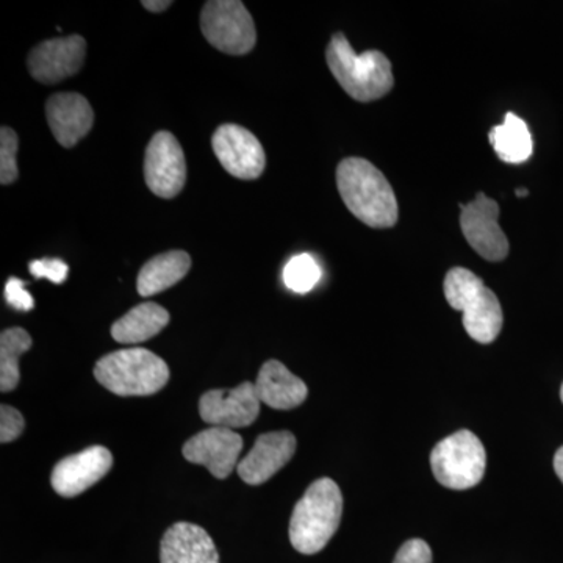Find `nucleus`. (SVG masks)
<instances>
[{
    "instance_id": "obj_29",
    "label": "nucleus",
    "mask_w": 563,
    "mask_h": 563,
    "mask_svg": "<svg viewBox=\"0 0 563 563\" xmlns=\"http://www.w3.org/2000/svg\"><path fill=\"white\" fill-rule=\"evenodd\" d=\"M173 5V2H168V0H162V2H157V0H146V2H143V7L146 10L152 11V13H161V11L168 10L169 7Z\"/></svg>"
},
{
    "instance_id": "obj_16",
    "label": "nucleus",
    "mask_w": 563,
    "mask_h": 563,
    "mask_svg": "<svg viewBox=\"0 0 563 563\" xmlns=\"http://www.w3.org/2000/svg\"><path fill=\"white\" fill-rule=\"evenodd\" d=\"M46 117L54 139L63 147H74L95 124V111L79 92H58L46 103Z\"/></svg>"
},
{
    "instance_id": "obj_18",
    "label": "nucleus",
    "mask_w": 563,
    "mask_h": 563,
    "mask_svg": "<svg viewBox=\"0 0 563 563\" xmlns=\"http://www.w3.org/2000/svg\"><path fill=\"white\" fill-rule=\"evenodd\" d=\"M258 398L276 410H291L301 406L309 395V388L284 363L268 361L262 366L255 383Z\"/></svg>"
},
{
    "instance_id": "obj_17",
    "label": "nucleus",
    "mask_w": 563,
    "mask_h": 563,
    "mask_svg": "<svg viewBox=\"0 0 563 563\" xmlns=\"http://www.w3.org/2000/svg\"><path fill=\"white\" fill-rule=\"evenodd\" d=\"M162 563H220V554L206 529L179 521L163 536Z\"/></svg>"
},
{
    "instance_id": "obj_23",
    "label": "nucleus",
    "mask_w": 563,
    "mask_h": 563,
    "mask_svg": "<svg viewBox=\"0 0 563 563\" xmlns=\"http://www.w3.org/2000/svg\"><path fill=\"white\" fill-rule=\"evenodd\" d=\"M322 276L320 263L314 261L312 255L299 254L292 257L290 262L285 265L284 284L288 290L299 292L312 291L314 285L320 282Z\"/></svg>"
},
{
    "instance_id": "obj_2",
    "label": "nucleus",
    "mask_w": 563,
    "mask_h": 563,
    "mask_svg": "<svg viewBox=\"0 0 563 563\" xmlns=\"http://www.w3.org/2000/svg\"><path fill=\"white\" fill-rule=\"evenodd\" d=\"M332 76L352 99L373 102L384 98L395 85L391 63L379 51L357 54L343 33L332 36L325 51Z\"/></svg>"
},
{
    "instance_id": "obj_27",
    "label": "nucleus",
    "mask_w": 563,
    "mask_h": 563,
    "mask_svg": "<svg viewBox=\"0 0 563 563\" xmlns=\"http://www.w3.org/2000/svg\"><path fill=\"white\" fill-rule=\"evenodd\" d=\"M393 563H432L431 547L421 539L409 540L402 544Z\"/></svg>"
},
{
    "instance_id": "obj_14",
    "label": "nucleus",
    "mask_w": 563,
    "mask_h": 563,
    "mask_svg": "<svg viewBox=\"0 0 563 563\" xmlns=\"http://www.w3.org/2000/svg\"><path fill=\"white\" fill-rule=\"evenodd\" d=\"M113 455L103 446H91L79 454L69 455L55 465L52 487L63 498H74L87 492L109 474Z\"/></svg>"
},
{
    "instance_id": "obj_26",
    "label": "nucleus",
    "mask_w": 563,
    "mask_h": 563,
    "mask_svg": "<svg viewBox=\"0 0 563 563\" xmlns=\"http://www.w3.org/2000/svg\"><path fill=\"white\" fill-rule=\"evenodd\" d=\"M31 273L36 279H49L54 284H63L68 277L69 268L65 262L58 258H44L31 263Z\"/></svg>"
},
{
    "instance_id": "obj_25",
    "label": "nucleus",
    "mask_w": 563,
    "mask_h": 563,
    "mask_svg": "<svg viewBox=\"0 0 563 563\" xmlns=\"http://www.w3.org/2000/svg\"><path fill=\"white\" fill-rule=\"evenodd\" d=\"M24 417L10 406L0 407V442L10 443L20 439L24 431Z\"/></svg>"
},
{
    "instance_id": "obj_9",
    "label": "nucleus",
    "mask_w": 563,
    "mask_h": 563,
    "mask_svg": "<svg viewBox=\"0 0 563 563\" xmlns=\"http://www.w3.org/2000/svg\"><path fill=\"white\" fill-rule=\"evenodd\" d=\"M499 206L479 192L462 206L461 228L466 242L488 262H501L509 254V240L498 222Z\"/></svg>"
},
{
    "instance_id": "obj_30",
    "label": "nucleus",
    "mask_w": 563,
    "mask_h": 563,
    "mask_svg": "<svg viewBox=\"0 0 563 563\" xmlns=\"http://www.w3.org/2000/svg\"><path fill=\"white\" fill-rule=\"evenodd\" d=\"M554 470L559 479H561L563 484V446L554 455Z\"/></svg>"
},
{
    "instance_id": "obj_20",
    "label": "nucleus",
    "mask_w": 563,
    "mask_h": 563,
    "mask_svg": "<svg viewBox=\"0 0 563 563\" xmlns=\"http://www.w3.org/2000/svg\"><path fill=\"white\" fill-rule=\"evenodd\" d=\"M168 310L155 302H144L133 307L113 325L111 336L122 344H139L154 339L169 324Z\"/></svg>"
},
{
    "instance_id": "obj_7",
    "label": "nucleus",
    "mask_w": 563,
    "mask_h": 563,
    "mask_svg": "<svg viewBox=\"0 0 563 563\" xmlns=\"http://www.w3.org/2000/svg\"><path fill=\"white\" fill-rule=\"evenodd\" d=\"M202 35L214 49L244 55L257 43L254 20L239 0H210L201 13Z\"/></svg>"
},
{
    "instance_id": "obj_28",
    "label": "nucleus",
    "mask_w": 563,
    "mask_h": 563,
    "mask_svg": "<svg viewBox=\"0 0 563 563\" xmlns=\"http://www.w3.org/2000/svg\"><path fill=\"white\" fill-rule=\"evenodd\" d=\"M25 282L10 277L5 285V299L13 309L29 312L35 306L31 292L24 288Z\"/></svg>"
},
{
    "instance_id": "obj_32",
    "label": "nucleus",
    "mask_w": 563,
    "mask_h": 563,
    "mask_svg": "<svg viewBox=\"0 0 563 563\" xmlns=\"http://www.w3.org/2000/svg\"><path fill=\"white\" fill-rule=\"evenodd\" d=\"M561 399H562V402H563V384H562V388H561Z\"/></svg>"
},
{
    "instance_id": "obj_15",
    "label": "nucleus",
    "mask_w": 563,
    "mask_h": 563,
    "mask_svg": "<svg viewBox=\"0 0 563 563\" xmlns=\"http://www.w3.org/2000/svg\"><path fill=\"white\" fill-rule=\"evenodd\" d=\"M296 453V439L291 432L262 433L250 454L236 466L240 477L250 485H262L280 472Z\"/></svg>"
},
{
    "instance_id": "obj_31",
    "label": "nucleus",
    "mask_w": 563,
    "mask_h": 563,
    "mask_svg": "<svg viewBox=\"0 0 563 563\" xmlns=\"http://www.w3.org/2000/svg\"><path fill=\"white\" fill-rule=\"evenodd\" d=\"M517 196L518 198H526V196H528V190H525V188H518Z\"/></svg>"
},
{
    "instance_id": "obj_21",
    "label": "nucleus",
    "mask_w": 563,
    "mask_h": 563,
    "mask_svg": "<svg viewBox=\"0 0 563 563\" xmlns=\"http://www.w3.org/2000/svg\"><path fill=\"white\" fill-rule=\"evenodd\" d=\"M490 143L503 162L520 165L531 158L533 141L528 124L517 114L507 113L501 125L490 131Z\"/></svg>"
},
{
    "instance_id": "obj_13",
    "label": "nucleus",
    "mask_w": 563,
    "mask_h": 563,
    "mask_svg": "<svg viewBox=\"0 0 563 563\" xmlns=\"http://www.w3.org/2000/svg\"><path fill=\"white\" fill-rule=\"evenodd\" d=\"M242 450L243 439L239 433L232 429L210 428L188 440L181 453L188 462L206 466L217 479H225L239 466Z\"/></svg>"
},
{
    "instance_id": "obj_12",
    "label": "nucleus",
    "mask_w": 563,
    "mask_h": 563,
    "mask_svg": "<svg viewBox=\"0 0 563 563\" xmlns=\"http://www.w3.org/2000/svg\"><path fill=\"white\" fill-rule=\"evenodd\" d=\"M261 402L255 384L243 383L233 390L207 391L199 401V413L213 428H246L261 415Z\"/></svg>"
},
{
    "instance_id": "obj_24",
    "label": "nucleus",
    "mask_w": 563,
    "mask_h": 563,
    "mask_svg": "<svg viewBox=\"0 0 563 563\" xmlns=\"http://www.w3.org/2000/svg\"><path fill=\"white\" fill-rule=\"evenodd\" d=\"M18 141L16 132L10 128H2L0 131V184L10 185L20 176L18 172Z\"/></svg>"
},
{
    "instance_id": "obj_10",
    "label": "nucleus",
    "mask_w": 563,
    "mask_h": 563,
    "mask_svg": "<svg viewBox=\"0 0 563 563\" xmlns=\"http://www.w3.org/2000/svg\"><path fill=\"white\" fill-rule=\"evenodd\" d=\"M211 147L222 168L236 179H258L265 172L266 157L261 141L242 125H220L211 136Z\"/></svg>"
},
{
    "instance_id": "obj_4",
    "label": "nucleus",
    "mask_w": 563,
    "mask_h": 563,
    "mask_svg": "<svg viewBox=\"0 0 563 563\" xmlns=\"http://www.w3.org/2000/svg\"><path fill=\"white\" fill-rule=\"evenodd\" d=\"M444 296L463 313V328L474 342L488 344L503 329V309L495 292L466 268H453L444 277Z\"/></svg>"
},
{
    "instance_id": "obj_11",
    "label": "nucleus",
    "mask_w": 563,
    "mask_h": 563,
    "mask_svg": "<svg viewBox=\"0 0 563 563\" xmlns=\"http://www.w3.org/2000/svg\"><path fill=\"white\" fill-rule=\"evenodd\" d=\"M87 41L80 35L43 41L29 55V73L36 81L55 85L76 76L85 63Z\"/></svg>"
},
{
    "instance_id": "obj_22",
    "label": "nucleus",
    "mask_w": 563,
    "mask_h": 563,
    "mask_svg": "<svg viewBox=\"0 0 563 563\" xmlns=\"http://www.w3.org/2000/svg\"><path fill=\"white\" fill-rule=\"evenodd\" d=\"M32 336L21 328H11L0 335V390L13 391L21 379L20 358L32 347Z\"/></svg>"
},
{
    "instance_id": "obj_6",
    "label": "nucleus",
    "mask_w": 563,
    "mask_h": 563,
    "mask_svg": "<svg viewBox=\"0 0 563 563\" xmlns=\"http://www.w3.org/2000/svg\"><path fill=\"white\" fill-rule=\"evenodd\" d=\"M431 466L443 487L468 490L484 479L487 453L473 432L459 431L433 446Z\"/></svg>"
},
{
    "instance_id": "obj_19",
    "label": "nucleus",
    "mask_w": 563,
    "mask_h": 563,
    "mask_svg": "<svg viewBox=\"0 0 563 563\" xmlns=\"http://www.w3.org/2000/svg\"><path fill=\"white\" fill-rule=\"evenodd\" d=\"M190 268L191 258L185 251H169L155 255L141 268L136 290L144 298L158 295L184 279Z\"/></svg>"
},
{
    "instance_id": "obj_5",
    "label": "nucleus",
    "mask_w": 563,
    "mask_h": 563,
    "mask_svg": "<svg viewBox=\"0 0 563 563\" xmlns=\"http://www.w3.org/2000/svg\"><path fill=\"white\" fill-rule=\"evenodd\" d=\"M168 365L144 347H128L103 355L96 363L95 377L118 396H150L168 384Z\"/></svg>"
},
{
    "instance_id": "obj_8",
    "label": "nucleus",
    "mask_w": 563,
    "mask_h": 563,
    "mask_svg": "<svg viewBox=\"0 0 563 563\" xmlns=\"http://www.w3.org/2000/svg\"><path fill=\"white\" fill-rule=\"evenodd\" d=\"M144 179L158 198L173 199L184 190L187 162L173 133L162 131L152 136L144 155Z\"/></svg>"
},
{
    "instance_id": "obj_1",
    "label": "nucleus",
    "mask_w": 563,
    "mask_h": 563,
    "mask_svg": "<svg viewBox=\"0 0 563 563\" xmlns=\"http://www.w3.org/2000/svg\"><path fill=\"white\" fill-rule=\"evenodd\" d=\"M336 187L347 210L374 229H388L398 222L395 191L372 162L351 157L336 168Z\"/></svg>"
},
{
    "instance_id": "obj_3",
    "label": "nucleus",
    "mask_w": 563,
    "mask_h": 563,
    "mask_svg": "<svg viewBox=\"0 0 563 563\" xmlns=\"http://www.w3.org/2000/svg\"><path fill=\"white\" fill-rule=\"evenodd\" d=\"M342 515L343 496L339 485L329 477L314 481L292 510V548L301 554L320 553L335 536Z\"/></svg>"
}]
</instances>
